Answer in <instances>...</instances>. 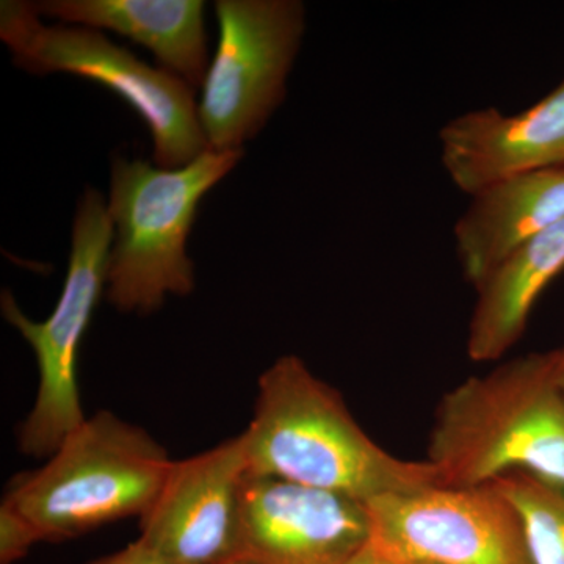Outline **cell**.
Masks as SVG:
<instances>
[{
  "instance_id": "cell-1",
  "label": "cell",
  "mask_w": 564,
  "mask_h": 564,
  "mask_svg": "<svg viewBox=\"0 0 564 564\" xmlns=\"http://www.w3.org/2000/svg\"><path fill=\"white\" fill-rule=\"evenodd\" d=\"M240 436L250 475L361 502L441 485L432 463L408 462L375 443L343 395L299 356H282L261 375L254 414Z\"/></svg>"
},
{
  "instance_id": "cell-2",
  "label": "cell",
  "mask_w": 564,
  "mask_h": 564,
  "mask_svg": "<svg viewBox=\"0 0 564 564\" xmlns=\"http://www.w3.org/2000/svg\"><path fill=\"white\" fill-rule=\"evenodd\" d=\"M426 462L441 485L473 488L511 473L564 488V395L555 352H532L467 378L436 408Z\"/></svg>"
},
{
  "instance_id": "cell-3",
  "label": "cell",
  "mask_w": 564,
  "mask_h": 564,
  "mask_svg": "<svg viewBox=\"0 0 564 564\" xmlns=\"http://www.w3.org/2000/svg\"><path fill=\"white\" fill-rule=\"evenodd\" d=\"M173 462L150 433L99 411L43 466L17 475L2 508L31 527L40 543L70 540L132 516L140 519Z\"/></svg>"
},
{
  "instance_id": "cell-4",
  "label": "cell",
  "mask_w": 564,
  "mask_h": 564,
  "mask_svg": "<svg viewBox=\"0 0 564 564\" xmlns=\"http://www.w3.org/2000/svg\"><path fill=\"white\" fill-rule=\"evenodd\" d=\"M243 151H206L181 169L115 158L107 210L115 237L106 296L121 313L147 315L166 296L195 291L187 240L204 196L242 161Z\"/></svg>"
},
{
  "instance_id": "cell-5",
  "label": "cell",
  "mask_w": 564,
  "mask_h": 564,
  "mask_svg": "<svg viewBox=\"0 0 564 564\" xmlns=\"http://www.w3.org/2000/svg\"><path fill=\"white\" fill-rule=\"evenodd\" d=\"M0 39L21 69L39 76L73 74L120 96L147 122L161 169H181L210 150L191 85L152 68L102 32L44 24L31 2L3 0Z\"/></svg>"
},
{
  "instance_id": "cell-6",
  "label": "cell",
  "mask_w": 564,
  "mask_h": 564,
  "mask_svg": "<svg viewBox=\"0 0 564 564\" xmlns=\"http://www.w3.org/2000/svg\"><path fill=\"white\" fill-rule=\"evenodd\" d=\"M113 237L106 199L95 188H87L74 217L62 295L50 317L31 321L10 292L2 293L3 318L28 340L39 362V393L18 432L20 451L33 458H50L87 421L82 410L77 361L106 292Z\"/></svg>"
},
{
  "instance_id": "cell-7",
  "label": "cell",
  "mask_w": 564,
  "mask_h": 564,
  "mask_svg": "<svg viewBox=\"0 0 564 564\" xmlns=\"http://www.w3.org/2000/svg\"><path fill=\"white\" fill-rule=\"evenodd\" d=\"M217 51L212 57L199 122L212 151H243L285 98L302 46L299 0H218Z\"/></svg>"
},
{
  "instance_id": "cell-8",
  "label": "cell",
  "mask_w": 564,
  "mask_h": 564,
  "mask_svg": "<svg viewBox=\"0 0 564 564\" xmlns=\"http://www.w3.org/2000/svg\"><path fill=\"white\" fill-rule=\"evenodd\" d=\"M366 505L370 541L395 562L533 564L521 516L494 484L436 485Z\"/></svg>"
},
{
  "instance_id": "cell-9",
  "label": "cell",
  "mask_w": 564,
  "mask_h": 564,
  "mask_svg": "<svg viewBox=\"0 0 564 564\" xmlns=\"http://www.w3.org/2000/svg\"><path fill=\"white\" fill-rule=\"evenodd\" d=\"M242 436L173 462L135 543L166 564H242Z\"/></svg>"
},
{
  "instance_id": "cell-10",
  "label": "cell",
  "mask_w": 564,
  "mask_h": 564,
  "mask_svg": "<svg viewBox=\"0 0 564 564\" xmlns=\"http://www.w3.org/2000/svg\"><path fill=\"white\" fill-rule=\"evenodd\" d=\"M372 540L366 502L248 475L242 564H348Z\"/></svg>"
},
{
  "instance_id": "cell-11",
  "label": "cell",
  "mask_w": 564,
  "mask_h": 564,
  "mask_svg": "<svg viewBox=\"0 0 564 564\" xmlns=\"http://www.w3.org/2000/svg\"><path fill=\"white\" fill-rule=\"evenodd\" d=\"M440 140L445 172L467 195L513 174L564 166V80L522 113L467 111Z\"/></svg>"
},
{
  "instance_id": "cell-12",
  "label": "cell",
  "mask_w": 564,
  "mask_h": 564,
  "mask_svg": "<svg viewBox=\"0 0 564 564\" xmlns=\"http://www.w3.org/2000/svg\"><path fill=\"white\" fill-rule=\"evenodd\" d=\"M455 225L466 281L477 289L511 254L564 218V166L503 177L475 192Z\"/></svg>"
},
{
  "instance_id": "cell-13",
  "label": "cell",
  "mask_w": 564,
  "mask_h": 564,
  "mask_svg": "<svg viewBox=\"0 0 564 564\" xmlns=\"http://www.w3.org/2000/svg\"><path fill=\"white\" fill-rule=\"evenodd\" d=\"M32 9L61 24L120 33L192 88L206 80L210 62L203 0H41Z\"/></svg>"
},
{
  "instance_id": "cell-14",
  "label": "cell",
  "mask_w": 564,
  "mask_h": 564,
  "mask_svg": "<svg viewBox=\"0 0 564 564\" xmlns=\"http://www.w3.org/2000/svg\"><path fill=\"white\" fill-rule=\"evenodd\" d=\"M564 270V218L511 252L475 291L467 333V355L489 362L510 351L522 334L534 304Z\"/></svg>"
},
{
  "instance_id": "cell-15",
  "label": "cell",
  "mask_w": 564,
  "mask_h": 564,
  "mask_svg": "<svg viewBox=\"0 0 564 564\" xmlns=\"http://www.w3.org/2000/svg\"><path fill=\"white\" fill-rule=\"evenodd\" d=\"M514 505L533 564H564V488L536 475L511 473L492 481Z\"/></svg>"
},
{
  "instance_id": "cell-16",
  "label": "cell",
  "mask_w": 564,
  "mask_h": 564,
  "mask_svg": "<svg viewBox=\"0 0 564 564\" xmlns=\"http://www.w3.org/2000/svg\"><path fill=\"white\" fill-rule=\"evenodd\" d=\"M36 543H40L39 538L31 527L7 508L0 507V563L20 562Z\"/></svg>"
},
{
  "instance_id": "cell-17",
  "label": "cell",
  "mask_w": 564,
  "mask_h": 564,
  "mask_svg": "<svg viewBox=\"0 0 564 564\" xmlns=\"http://www.w3.org/2000/svg\"><path fill=\"white\" fill-rule=\"evenodd\" d=\"M90 564H166L158 556L151 555L150 552L144 551L139 544L133 541L128 547L122 551L115 552V554L102 556Z\"/></svg>"
},
{
  "instance_id": "cell-18",
  "label": "cell",
  "mask_w": 564,
  "mask_h": 564,
  "mask_svg": "<svg viewBox=\"0 0 564 564\" xmlns=\"http://www.w3.org/2000/svg\"><path fill=\"white\" fill-rule=\"evenodd\" d=\"M348 564H399L370 541Z\"/></svg>"
},
{
  "instance_id": "cell-19",
  "label": "cell",
  "mask_w": 564,
  "mask_h": 564,
  "mask_svg": "<svg viewBox=\"0 0 564 564\" xmlns=\"http://www.w3.org/2000/svg\"><path fill=\"white\" fill-rule=\"evenodd\" d=\"M554 352L556 383H558L560 391L564 395V345L562 348H556Z\"/></svg>"
},
{
  "instance_id": "cell-20",
  "label": "cell",
  "mask_w": 564,
  "mask_h": 564,
  "mask_svg": "<svg viewBox=\"0 0 564 564\" xmlns=\"http://www.w3.org/2000/svg\"><path fill=\"white\" fill-rule=\"evenodd\" d=\"M399 563V562H397ZM399 564H421V563H399Z\"/></svg>"
}]
</instances>
